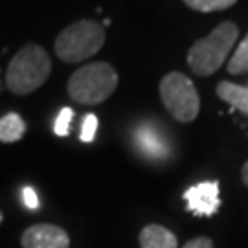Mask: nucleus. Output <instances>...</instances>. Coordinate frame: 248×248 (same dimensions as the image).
<instances>
[{"label": "nucleus", "mask_w": 248, "mask_h": 248, "mask_svg": "<svg viewBox=\"0 0 248 248\" xmlns=\"http://www.w3.org/2000/svg\"><path fill=\"white\" fill-rule=\"evenodd\" d=\"M184 201H186L187 212L199 215V217H212L219 212V206H221L219 182L217 180L199 182L189 189H186Z\"/></svg>", "instance_id": "obj_6"}, {"label": "nucleus", "mask_w": 248, "mask_h": 248, "mask_svg": "<svg viewBox=\"0 0 248 248\" xmlns=\"http://www.w3.org/2000/svg\"><path fill=\"white\" fill-rule=\"evenodd\" d=\"M72 118H74V110H72L70 107H64L59 116L55 118V124H53V133L57 134V136H66V134L70 133V122Z\"/></svg>", "instance_id": "obj_14"}, {"label": "nucleus", "mask_w": 248, "mask_h": 248, "mask_svg": "<svg viewBox=\"0 0 248 248\" xmlns=\"http://www.w3.org/2000/svg\"><path fill=\"white\" fill-rule=\"evenodd\" d=\"M182 248H215V247H213V241L210 239V237L201 235V237H195V239L187 241Z\"/></svg>", "instance_id": "obj_17"}, {"label": "nucleus", "mask_w": 248, "mask_h": 248, "mask_svg": "<svg viewBox=\"0 0 248 248\" xmlns=\"http://www.w3.org/2000/svg\"><path fill=\"white\" fill-rule=\"evenodd\" d=\"M118 74L108 62H90L76 70L68 79V96L81 105H99L114 94Z\"/></svg>", "instance_id": "obj_3"}, {"label": "nucleus", "mask_w": 248, "mask_h": 248, "mask_svg": "<svg viewBox=\"0 0 248 248\" xmlns=\"http://www.w3.org/2000/svg\"><path fill=\"white\" fill-rule=\"evenodd\" d=\"M217 96L248 118V87H241L230 81H221L217 85Z\"/></svg>", "instance_id": "obj_10"}, {"label": "nucleus", "mask_w": 248, "mask_h": 248, "mask_svg": "<svg viewBox=\"0 0 248 248\" xmlns=\"http://www.w3.org/2000/svg\"><path fill=\"white\" fill-rule=\"evenodd\" d=\"M105 30L96 20H79L66 26L55 39V53L62 62H81L103 48Z\"/></svg>", "instance_id": "obj_4"}, {"label": "nucleus", "mask_w": 248, "mask_h": 248, "mask_svg": "<svg viewBox=\"0 0 248 248\" xmlns=\"http://www.w3.org/2000/svg\"><path fill=\"white\" fill-rule=\"evenodd\" d=\"M22 201H24L26 208H30V210H37L39 208V195H37V191L33 187L26 186L22 189Z\"/></svg>", "instance_id": "obj_16"}, {"label": "nucleus", "mask_w": 248, "mask_h": 248, "mask_svg": "<svg viewBox=\"0 0 248 248\" xmlns=\"http://www.w3.org/2000/svg\"><path fill=\"white\" fill-rule=\"evenodd\" d=\"M228 72L233 76H239V74H247L248 72V33L237 46V50L233 52V55L228 61Z\"/></svg>", "instance_id": "obj_12"}, {"label": "nucleus", "mask_w": 248, "mask_h": 248, "mask_svg": "<svg viewBox=\"0 0 248 248\" xmlns=\"http://www.w3.org/2000/svg\"><path fill=\"white\" fill-rule=\"evenodd\" d=\"M239 39V28L233 22H222L204 39H199L187 52V64L197 76H212L228 59V53Z\"/></svg>", "instance_id": "obj_2"}, {"label": "nucleus", "mask_w": 248, "mask_h": 248, "mask_svg": "<svg viewBox=\"0 0 248 248\" xmlns=\"http://www.w3.org/2000/svg\"><path fill=\"white\" fill-rule=\"evenodd\" d=\"M0 222H2V213H0Z\"/></svg>", "instance_id": "obj_19"}, {"label": "nucleus", "mask_w": 248, "mask_h": 248, "mask_svg": "<svg viewBox=\"0 0 248 248\" xmlns=\"http://www.w3.org/2000/svg\"><path fill=\"white\" fill-rule=\"evenodd\" d=\"M98 124H99V122H98V116H96V114H87V116H85V120H83V124H81V133H79L81 142L90 143L94 138H96Z\"/></svg>", "instance_id": "obj_15"}, {"label": "nucleus", "mask_w": 248, "mask_h": 248, "mask_svg": "<svg viewBox=\"0 0 248 248\" xmlns=\"http://www.w3.org/2000/svg\"><path fill=\"white\" fill-rule=\"evenodd\" d=\"M241 178H243V184L248 187V160L245 162L243 169H241Z\"/></svg>", "instance_id": "obj_18"}, {"label": "nucleus", "mask_w": 248, "mask_h": 248, "mask_svg": "<svg viewBox=\"0 0 248 248\" xmlns=\"http://www.w3.org/2000/svg\"><path fill=\"white\" fill-rule=\"evenodd\" d=\"M20 245L22 248H70V237L61 226L41 222L22 233Z\"/></svg>", "instance_id": "obj_7"}, {"label": "nucleus", "mask_w": 248, "mask_h": 248, "mask_svg": "<svg viewBox=\"0 0 248 248\" xmlns=\"http://www.w3.org/2000/svg\"><path fill=\"white\" fill-rule=\"evenodd\" d=\"M24 133H26V124L17 112H9L0 118V142L2 143L18 142L22 140Z\"/></svg>", "instance_id": "obj_11"}, {"label": "nucleus", "mask_w": 248, "mask_h": 248, "mask_svg": "<svg viewBox=\"0 0 248 248\" xmlns=\"http://www.w3.org/2000/svg\"><path fill=\"white\" fill-rule=\"evenodd\" d=\"M134 143L142 156L149 160H166L171 153L166 134L155 124H142L134 131Z\"/></svg>", "instance_id": "obj_8"}, {"label": "nucleus", "mask_w": 248, "mask_h": 248, "mask_svg": "<svg viewBox=\"0 0 248 248\" xmlns=\"http://www.w3.org/2000/svg\"><path fill=\"white\" fill-rule=\"evenodd\" d=\"M237 0H184V4L195 11L210 13V11H222L235 4Z\"/></svg>", "instance_id": "obj_13"}, {"label": "nucleus", "mask_w": 248, "mask_h": 248, "mask_svg": "<svg viewBox=\"0 0 248 248\" xmlns=\"http://www.w3.org/2000/svg\"><path fill=\"white\" fill-rule=\"evenodd\" d=\"M140 248H178V239L166 226L147 224L140 232Z\"/></svg>", "instance_id": "obj_9"}, {"label": "nucleus", "mask_w": 248, "mask_h": 248, "mask_svg": "<svg viewBox=\"0 0 248 248\" xmlns=\"http://www.w3.org/2000/svg\"><path fill=\"white\" fill-rule=\"evenodd\" d=\"M160 98L168 112L180 124L193 122L201 110V98L193 81L180 72H169L160 81Z\"/></svg>", "instance_id": "obj_5"}, {"label": "nucleus", "mask_w": 248, "mask_h": 248, "mask_svg": "<svg viewBox=\"0 0 248 248\" xmlns=\"http://www.w3.org/2000/svg\"><path fill=\"white\" fill-rule=\"evenodd\" d=\"M52 74V61L39 45H26L15 53L6 70V87L17 96H26L45 85Z\"/></svg>", "instance_id": "obj_1"}]
</instances>
